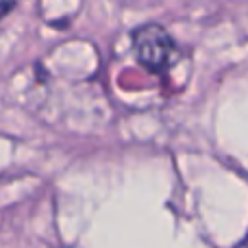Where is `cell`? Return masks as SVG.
Masks as SVG:
<instances>
[{
  "label": "cell",
  "mask_w": 248,
  "mask_h": 248,
  "mask_svg": "<svg viewBox=\"0 0 248 248\" xmlns=\"http://www.w3.org/2000/svg\"><path fill=\"white\" fill-rule=\"evenodd\" d=\"M133 46L140 65H144L148 72L161 74L172 68L179 57L172 37L159 24H146L133 33Z\"/></svg>",
  "instance_id": "cell-1"
},
{
  "label": "cell",
  "mask_w": 248,
  "mask_h": 248,
  "mask_svg": "<svg viewBox=\"0 0 248 248\" xmlns=\"http://www.w3.org/2000/svg\"><path fill=\"white\" fill-rule=\"evenodd\" d=\"M13 4H16V0H0V17H2L4 13L11 11Z\"/></svg>",
  "instance_id": "cell-2"
}]
</instances>
